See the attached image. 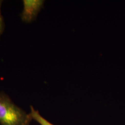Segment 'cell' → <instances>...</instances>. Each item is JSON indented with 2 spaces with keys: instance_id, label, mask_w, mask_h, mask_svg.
Returning <instances> with one entry per match:
<instances>
[{
  "instance_id": "1",
  "label": "cell",
  "mask_w": 125,
  "mask_h": 125,
  "mask_svg": "<svg viewBox=\"0 0 125 125\" xmlns=\"http://www.w3.org/2000/svg\"><path fill=\"white\" fill-rule=\"evenodd\" d=\"M32 120L30 113L27 114L16 106L8 95L0 92V125H29Z\"/></svg>"
},
{
  "instance_id": "2",
  "label": "cell",
  "mask_w": 125,
  "mask_h": 125,
  "mask_svg": "<svg viewBox=\"0 0 125 125\" xmlns=\"http://www.w3.org/2000/svg\"><path fill=\"white\" fill-rule=\"evenodd\" d=\"M44 2L42 0H23V9L20 14L22 21L30 23L35 20Z\"/></svg>"
},
{
  "instance_id": "3",
  "label": "cell",
  "mask_w": 125,
  "mask_h": 125,
  "mask_svg": "<svg viewBox=\"0 0 125 125\" xmlns=\"http://www.w3.org/2000/svg\"><path fill=\"white\" fill-rule=\"evenodd\" d=\"M30 114L33 120H35L40 125H53L41 116L39 111L36 110L32 106H31Z\"/></svg>"
},
{
  "instance_id": "4",
  "label": "cell",
  "mask_w": 125,
  "mask_h": 125,
  "mask_svg": "<svg viewBox=\"0 0 125 125\" xmlns=\"http://www.w3.org/2000/svg\"><path fill=\"white\" fill-rule=\"evenodd\" d=\"M2 2V1L0 0V37L4 31L5 27L4 21H3V19L2 18V16L1 14V11H0V8H1Z\"/></svg>"
}]
</instances>
